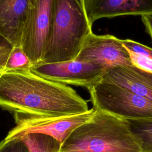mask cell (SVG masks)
I'll list each match as a JSON object with an SVG mask.
<instances>
[{"label":"cell","mask_w":152,"mask_h":152,"mask_svg":"<svg viewBox=\"0 0 152 152\" xmlns=\"http://www.w3.org/2000/svg\"><path fill=\"white\" fill-rule=\"evenodd\" d=\"M0 106L14 113L55 117L90 109L87 101L70 86L40 77L31 70H0Z\"/></svg>","instance_id":"cell-1"},{"label":"cell","mask_w":152,"mask_h":152,"mask_svg":"<svg viewBox=\"0 0 152 152\" xmlns=\"http://www.w3.org/2000/svg\"><path fill=\"white\" fill-rule=\"evenodd\" d=\"M128 121L95 109L90 120L75 129L59 152H142Z\"/></svg>","instance_id":"cell-2"},{"label":"cell","mask_w":152,"mask_h":152,"mask_svg":"<svg viewBox=\"0 0 152 152\" xmlns=\"http://www.w3.org/2000/svg\"><path fill=\"white\" fill-rule=\"evenodd\" d=\"M91 32L81 1L54 0L52 26L40 63L75 59Z\"/></svg>","instance_id":"cell-3"},{"label":"cell","mask_w":152,"mask_h":152,"mask_svg":"<svg viewBox=\"0 0 152 152\" xmlns=\"http://www.w3.org/2000/svg\"><path fill=\"white\" fill-rule=\"evenodd\" d=\"M96 109L129 122H152V101L113 83L100 81L88 89Z\"/></svg>","instance_id":"cell-4"},{"label":"cell","mask_w":152,"mask_h":152,"mask_svg":"<svg viewBox=\"0 0 152 152\" xmlns=\"http://www.w3.org/2000/svg\"><path fill=\"white\" fill-rule=\"evenodd\" d=\"M54 0H28L21 46L33 65L42 62L49 38Z\"/></svg>","instance_id":"cell-5"},{"label":"cell","mask_w":152,"mask_h":152,"mask_svg":"<svg viewBox=\"0 0 152 152\" xmlns=\"http://www.w3.org/2000/svg\"><path fill=\"white\" fill-rule=\"evenodd\" d=\"M107 68L93 62L75 59L55 63L33 65L31 71L37 75L66 85L84 87L87 90L99 82Z\"/></svg>","instance_id":"cell-6"},{"label":"cell","mask_w":152,"mask_h":152,"mask_svg":"<svg viewBox=\"0 0 152 152\" xmlns=\"http://www.w3.org/2000/svg\"><path fill=\"white\" fill-rule=\"evenodd\" d=\"M75 59L99 63L107 68L132 65L129 52L121 39L113 35H97L93 32L88 36Z\"/></svg>","instance_id":"cell-7"},{"label":"cell","mask_w":152,"mask_h":152,"mask_svg":"<svg viewBox=\"0 0 152 152\" xmlns=\"http://www.w3.org/2000/svg\"><path fill=\"white\" fill-rule=\"evenodd\" d=\"M81 2L91 26L103 18L152 14V0H81Z\"/></svg>","instance_id":"cell-8"},{"label":"cell","mask_w":152,"mask_h":152,"mask_svg":"<svg viewBox=\"0 0 152 152\" xmlns=\"http://www.w3.org/2000/svg\"><path fill=\"white\" fill-rule=\"evenodd\" d=\"M100 81L124 87L152 101V73L133 65L109 68Z\"/></svg>","instance_id":"cell-9"},{"label":"cell","mask_w":152,"mask_h":152,"mask_svg":"<svg viewBox=\"0 0 152 152\" xmlns=\"http://www.w3.org/2000/svg\"><path fill=\"white\" fill-rule=\"evenodd\" d=\"M28 1H0V37L11 46L21 45Z\"/></svg>","instance_id":"cell-10"},{"label":"cell","mask_w":152,"mask_h":152,"mask_svg":"<svg viewBox=\"0 0 152 152\" xmlns=\"http://www.w3.org/2000/svg\"><path fill=\"white\" fill-rule=\"evenodd\" d=\"M33 64L21 45L11 46L2 39L0 42V68L2 71L30 70Z\"/></svg>","instance_id":"cell-11"},{"label":"cell","mask_w":152,"mask_h":152,"mask_svg":"<svg viewBox=\"0 0 152 152\" xmlns=\"http://www.w3.org/2000/svg\"><path fill=\"white\" fill-rule=\"evenodd\" d=\"M30 152H59L61 144L53 137L39 133L24 135L20 137Z\"/></svg>","instance_id":"cell-12"},{"label":"cell","mask_w":152,"mask_h":152,"mask_svg":"<svg viewBox=\"0 0 152 152\" xmlns=\"http://www.w3.org/2000/svg\"><path fill=\"white\" fill-rule=\"evenodd\" d=\"M132 130L140 140L143 150L152 151V122H129Z\"/></svg>","instance_id":"cell-13"},{"label":"cell","mask_w":152,"mask_h":152,"mask_svg":"<svg viewBox=\"0 0 152 152\" xmlns=\"http://www.w3.org/2000/svg\"><path fill=\"white\" fill-rule=\"evenodd\" d=\"M0 152H30L20 138L12 140H4L0 142Z\"/></svg>","instance_id":"cell-14"},{"label":"cell","mask_w":152,"mask_h":152,"mask_svg":"<svg viewBox=\"0 0 152 152\" xmlns=\"http://www.w3.org/2000/svg\"><path fill=\"white\" fill-rule=\"evenodd\" d=\"M121 41L127 50L152 59V48L131 39H121Z\"/></svg>","instance_id":"cell-15"},{"label":"cell","mask_w":152,"mask_h":152,"mask_svg":"<svg viewBox=\"0 0 152 152\" xmlns=\"http://www.w3.org/2000/svg\"><path fill=\"white\" fill-rule=\"evenodd\" d=\"M131 61L136 67L152 73V59L128 50Z\"/></svg>","instance_id":"cell-16"},{"label":"cell","mask_w":152,"mask_h":152,"mask_svg":"<svg viewBox=\"0 0 152 152\" xmlns=\"http://www.w3.org/2000/svg\"><path fill=\"white\" fill-rule=\"evenodd\" d=\"M141 20L145 26L146 32L150 36L152 40V14L141 15Z\"/></svg>","instance_id":"cell-17"},{"label":"cell","mask_w":152,"mask_h":152,"mask_svg":"<svg viewBox=\"0 0 152 152\" xmlns=\"http://www.w3.org/2000/svg\"><path fill=\"white\" fill-rule=\"evenodd\" d=\"M142 152H152V151H149V150H143Z\"/></svg>","instance_id":"cell-18"},{"label":"cell","mask_w":152,"mask_h":152,"mask_svg":"<svg viewBox=\"0 0 152 152\" xmlns=\"http://www.w3.org/2000/svg\"><path fill=\"white\" fill-rule=\"evenodd\" d=\"M2 37H0V42H1V40H2ZM0 70H1V68H0Z\"/></svg>","instance_id":"cell-19"},{"label":"cell","mask_w":152,"mask_h":152,"mask_svg":"<svg viewBox=\"0 0 152 152\" xmlns=\"http://www.w3.org/2000/svg\"><path fill=\"white\" fill-rule=\"evenodd\" d=\"M80 1H81V0H80Z\"/></svg>","instance_id":"cell-20"},{"label":"cell","mask_w":152,"mask_h":152,"mask_svg":"<svg viewBox=\"0 0 152 152\" xmlns=\"http://www.w3.org/2000/svg\"><path fill=\"white\" fill-rule=\"evenodd\" d=\"M0 1H1V0H0Z\"/></svg>","instance_id":"cell-21"}]
</instances>
